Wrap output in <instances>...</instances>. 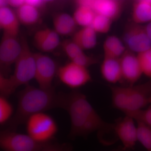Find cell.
<instances>
[{"label": "cell", "mask_w": 151, "mask_h": 151, "mask_svg": "<svg viewBox=\"0 0 151 151\" xmlns=\"http://www.w3.org/2000/svg\"><path fill=\"white\" fill-rule=\"evenodd\" d=\"M62 109L69 114L71 122L69 137L86 138L97 132L100 142L110 145L117 140L114 124L105 122L89 103L86 95L79 91L63 93Z\"/></svg>", "instance_id": "obj_1"}, {"label": "cell", "mask_w": 151, "mask_h": 151, "mask_svg": "<svg viewBox=\"0 0 151 151\" xmlns=\"http://www.w3.org/2000/svg\"><path fill=\"white\" fill-rule=\"evenodd\" d=\"M62 96L63 93H56L53 88L43 89L26 85L19 93L17 111L11 119L9 129L14 131L34 114L61 108Z\"/></svg>", "instance_id": "obj_2"}, {"label": "cell", "mask_w": 151, "mask_h": 151, "mask_svg": "<svg viewBox=\"0 0 151 151\" xmlns=\"http://www.w3.org/2000/svg\"><path fill=\"white\" fill-rule=\"evenodd\" d=\"M22 51L15 63L13 74L9 77L0 74V92L1 96L7 98L16 91L18 87L27 85L35 78L36 60L24 37H22Z\"/></svg>", "instance_id": "obj_3"}, {"label": "cell", "mask_w": 151, "mask_h": 151, "mask_svg": "<svg viewBox=\"0 0 151 151\" xmlns=\"http://www.w3.org/2000/svg\"><path fill=\"white\" fill-rule=\"evenodd\" d=\"M26 123L27 134L39 142H50L58 130L53 118L43 112L31 116Z\"/></svg>", "instance_id": "obj_4"}, {"label": "cell", "mask_w": 151, "mask_h": 151, "mask_svg": "<svg viewBox=\"0 0 151 151\" xmlns=\"http://www.w3.org/2000/svg\"><path fill=\"white\" fill-rule=\"evenodd\" d=\"M50 142H39L28 134L9 129L0 134V146L4 151H40Z\"/></svg>", "instance_id": "obj_5"}, {"label": "cell", "mask_w": 151, "mask_h": 151, "mask_svg": "<svg viewBox=\"0 0 151 151\" xmlns=\"http://www.w3.org/2000/svg\"><path fill=\"white\" fill-rule=\"evenodd\" d=\"M57 73L60 81L71 89L81 87L92 80L87 68L71 61L60 67Z\"/></svg>", "instance_id": "obj_6"}, {"label": "cell", "mask_w": 151, "mask_h": 151, "mask_svg": "<svg viewBox=\"0 0 151 151\" xmlns=\"http://www.w3.org/2000/svg\"><path fill=\"white\" fill-rule=\"evenodd\" d=\"M22 44L17 36L4 33L0 45L1 73L7 76L11 65L15 63L22 51Z\"/></svg>", "instance_id": "obj_7"}, {"label": "cell", "mask_w": 151, "mask_h": 151, "mask_svg": "<svg viewBox=\"0 0 151 151\" xmlns=\"http://www.w3.org/2000/svg\"><path fill=\"white\" fill-rule=\"evenodd\" d=\"M123 41L127 50L137 53L151 47V40L145 27L134 22L126 27L123 34Z\"/></svg>", "instance_id": "obj_8"}, {"label": "cell", "mask_w": 151, "mask_h": 151, "mask_svg": "<svg viewBox=\"0 0 151 151\" xmlns=\"http://www.w3.org/2000/svg\"><path fill=\"white\" fill-rule=\"evenodd\" d=\"M36 60L35 79L40 88H52V81L57 73L56 63L50 57L41 53H34Z\"/></svg>", "instance_id": "obj_9"}, {"label": "cell", "mask_w": 151, "mask_h": 151, "mask_svg": "<svg viewBox=\"0 0 151 151\" xmlns=\"http://www.w3.org/2000/svg\"><path fill=\"white\" fill-rule=\"evenodd\" d=\"M151 81L143 84L127 86V111L125 115L142 110L149 105Z\"/></svg>", "instance_id": "obj_10"}, {"label": "cell", "mask_w": 151, "mask_h": 151, "mask_svg": "<svg viewBox=\"0 0 151 151\" xmlns=\"http://www.w3.org/2000/svg\"><path fill=\"white\" fill-rule=\"evenodd\" d=\"M134 121L131 116L125 115L113 123L117 137L122 142V148L125 151L133 150L138 141L137 127Z\"/></svg>", "instance_id": "obj_11"}, {"label": "cell", "mask_w": 151, "mask_h": 151, "mask_svg": "<svg viewBox=\"0 0 151 151\" xmlns=\"http://www.w3.org/2000/svg\"><path fill=\"white\" fill-rule=\"evenodd\" d=\"M134 53L127 49L120 58L122 79L129 86L134 85L143 74L137 55Z\"/></svg>", "instance_id": "obj_12"}, {"label": "cell", "mask_w": 151, "mask_h": 151, "mask_svg": "<svg viewBox=\"0 0 151 151\" xmlns=\"http://www.w3.org/2000/svg\"><path fill=\"white\" fill-rule=\"evenodd\" d=\"M100 73L103 79L110 84L123 81L120 58L104 57L100 66Z\"/></svg>", "instance_id": "obj_13"}, {"label": "cell", "mask_w": 151, "mask_h": 151, "mask_svg": "<svg viewBox=\"0 0 151 151\" xmlns=\"http://www.w3.org/2000/svg\"><path fill=\"white\" fill-rule=\"evenodd\" d=\"M20 22L17 15L10 9L5 7L0 9V27L4 33L17 37Z\"/></svg>", "instance_id": "obj_14"}, {"label": "cell", "mask_w": 151, "mask_h": 151, "mask_svg": "<svg viewBox=\"0 0 151 151\" xmlns=\"http://www.w3.org/2000/svg\"><path fill=\"white\" fill-rule=\"evenodd\" d=\"M91 8L95 13L107 17L113 21L119 17L121 12V6L118 0H94Z\"/></svg>", "instance_id": "obj_15"}, {"label": "cell", "mask_w": 151, "mask_h": 151, "mask_svg": "<svg viewBox=\"0 0 151 151\" xmlns=\"http://www.w3.org/2000/svg\"><path fill=\"white\" fill-rule=\"evenodd\" d=\"M97 33L91 26L83 27L74 33L72 40L83 50L91 49L97 44Z\"/></svg>", "instance_id": "obj_16"}, {"label": "cell", "mask_w": 151, "mask_h": 151, "mask_svg": "<svg viewBox=\"0 0 151 151\" xmlns=\"http://www.w3.org/2000/svg\"><path fill=\"white\" fill-rule=\"evenodd\" d=\"M54 30L59 35H70L74 34L76 27L73 17L66 13L57 15L53 19Z\"/></svg>", "instance_id": "obj_17"}, {"label": "cell", "mask_w": 151, "mask_h": 151, "mask_svg": "<svg viewBox=\"0 0 151 151\" xmlns=\"http://www.w3.org/2000/svg\"><path fill=\"white\" fill-rule=\"evenodd\" d=\"M104 57L120 58L127 50L124 42L114 35L106 38L103 45Z\"/></svg>", "instance_id": "obj_18"}, {"label": "cell", "mask_w": 151, "mask_h": 151, "mask_svg": "<svg viewBox=\"0 0 151 151\" xmlns=\"http://www.w3.org/2000/svg\"><path fill=\"white\" fill-rule=\"evenodd\" d=\"M133 22L141 24L151 21V4L148 0L137 1L132 13Z\"/></svg>", "instance_id": "obj_19"}, {"label": "cell", "mask_w": 151, "mask_h": 151, "mask_svg": "<svg viewBox=\"0 0 151 151\" xmlns=\"http://www.w3.org/2000/svg\"><path fill=\"white\" fill-rule=\"evenodd\" d=\"M17 16L20 23L25 25H32L38 21L39 13L35 7L24 4L19 8Z\"/></svg>", "instance_id": "obj_20"}, {"label": "cell", "mask_w": 151, "mask_h": 151, "mask_svg": "<svg viewBox=\"0 0 151 151\" xmlns=\"http://www.w3.org/2000/svg\"><path fill=\"white\" fill-rule=\"evenodd\" d=\"M96 13L91 7L79 5L76 10L73 18L77 25L82 27L91 26Z\"/></svg>", "instance_id": "obj_21"}, {"label": "cell", "mask_w": 151, "mask_h": 151, "mask_svg": "<svg viewBox=\"0 0 151 151\" xmlns=\"http://www.w3.org/2000/svg\"><path fill=\"white\" fill-rule=\"evenodd\" d=\"M113 21L107 17L96 14L91 27L96 32L105 34L110 31Z\"/></svg>", "instance_id": "obj_22"}, {"label": "cell", "mask_w": 151, "mask_h": 151, "mask_svg": "<svg viewBox=\"0 0 151 151\" xmlns=\"http://www.w3.org/2000/svg\"><path fill=\"white\" fill-rule=\"evenodd\" d=\"M138 141L147 151H151V129L141 122H137Z\"/></svg>", "instance_id": "obj_23"}, {"label": "cell", "mask_w": 151, "mask_h": 151, "mask_svg": "<svg viewBox=\"0 0 151 151\" xmlns=\"http://www.w3.org/2000/svg\"><path fill=\"white\" fill-rule=\"evenodd\" d=\"M61 46L65 54L71 61L84 53L83 50L72 40H66L61 43Z\"/></svg>", "instance_id": "obj_24"}, {"label": "cell", "mask_w": 151, "mask_h": 151, "mask_svg": "<svg viewBox=\"0 0 151 151\" xmlns=\"http://www.w3.org/2000/svg\"><path fill=\"white\" fill-rule=\"evenodd\" d=\"M137 55L143 74L151 79V47Z\"/></svg>", "instance_id": "obj_25"}, {"label": "cell", "mask_w": 151, "mask_h": 151, "mask_svg": "<svg viewBox=\"0 0 151 151\" xmlns=\"http://www.w3.org/2000/svg\"><path fill=\"white\" fill-rule=\"evenodd\" d=\"M14 112L13 107L6 97H0V124L3 125L10 119Z\"/></svg>", "instance_id": "obj_26"}, {"label": "cell", "mask_w": 151, "mask_h": 151, "mask_svg": "<svg viewBox=\"0 0 151 151\" xmlns=\"http://www.w3.org/2000/svg\"><path fill=\"white\" fill-rule=\"evenodd\" d=\"M137 122H141L151 129V105L148 108L128 114Z\"/></svg>", "instance_id": "obj_27"}, {"label": "cell", "mask_w": 151, "mask_h": 151, "mask_svg": "<svg viewBox=\"0 0 151 151\" xmlns=\"http://www.w3.org/2000/svg\"><path fill=\"white\" fill-rule=\"evenodd\" d=\"M34 40L36 46L40 50L44 52L53 51L57 47L41 35L38 31L35 35Z\"/></svg>", "instance_id": "obj_28"}, {"label": "cell", "mask_w": 151, "mask_h": 151, "mask_svg": "<svg viewBox=\"0 0 151 151\" xmlns=\"http://www.w3.org/2000/svg\"><path fill=\"white\" fill-rule=\"evenodd\" d=\"M73 146L68 143L63 144L50 142L40 151H73Z\"/></svg>", "instance_id": "obj_29"}, {"label": "cell", "mask_w": 151, "mask_h": 151, "mask_svg": "<svg viewBox=\"0 0 151 151\" xmlns=\"http://www.w3.org/2000/svg\"><path fill=\"white\" fill-rule=\"evenodd\" d=\"M38 32L56 46H58L60 43L59 35L54 30L46 28L40 30Z\"/></svg>", "instance_id": "obj_30"}, {"label": "cell", "mask_w": 151, "mask_h": 151, "mask_svg": "<svg viewBox=\"0 0 151 151\" xmlns=\"http://www.w3.org/2000/svg\"><path fill=\"white\" fill-rule=\"evenodd\" d=\"M83 67L87 68L97 63V60L84 53L71 61Z\"/></svg>", "instance_id": "obj_31"}, {"label": "cell", "mask_w": 151, "mask_h": 151, "mask_svg": "<svg viewBox=\"0 0 151 151\" xmlns=\"http://www.w3.org/2000/svg\"><path fill=\"white\" fill-rule=\"evenodd\" d=\"M25 4V0H9V4L14 7H19Z\"/></svg>", "instance_id": "obj_32"}, {"label": "cell", "mask_w": 151, "mask_h": 151, "mask_svg": "<svg viewBox=\"0 0 151 151\" xmlns=\"http://www.w3.org/2000/svg\"><path fill=\"white\" fill-rule=\"evenodd\" d=\"M25 4L33 6H40L44 2L43 0H25Z\"/></svg>", "instance_id": "obj_33"}, {"label": "cell", "mask_w": 151, "mask_h": 151, "mask_svg": "<svg viewBox=\"0 0 151 151\" xmlns=\"http://www.w3.org/2000/svg\"><path fill=\"white\" fill-rule=\"evenodd\" d=\"M79 5H84L91 7L94 0H77Z\"/></svg>", "instance_id": "obj_34"}, {"label": "cell", "mask_w": 151, "mask_h": 151, "mask_svg": "<svg viewBox=\"0 0 151 151\" xmlns=\"http://www.w3.org/2000/svg\"><path fill=\"white\" fill-rule=\"evenodd\" d=\"M145 28L147 35L151 40V21L145 27Z\"/></svg>", "instance_id": "obj_35"}, {"label": "cell", "mask_w": 151, "mask_h": 151, "mask_svg": "<svg viewBox=\"0 0 151 151\" xmlns=\"http://www.w3.org/2000/svg\"><path fill=\"white\" fill-rule=\"evenodd\" d=\"M9 4V0H0L1 8L5 7Z\"/></svg>", "instance_id": "obj_36"}, {"label": "cell", "mask_w": 151, "mask_h": 151, "mask_svg": "<svg viewBox=\"0 0 151 151\" xmlns=\"http://www.w3.org/2000/svg\"><path fill=\"white\" fill-rule=\"evenodd\" d=\"M44 2H51L54 1V0H43Z\"/></svg>", "instance_id": "obj_37"}, {"label": "cell", "mask_w": 151, "mask_h": 151, "mask_svg": "<svg viewBox=\"0 0 151 151\" xmlns=\"http://www.w3.org/2000/svg\"><path fill=\"white\" fill-rule=\"evenodd\" d=\"M149 104H151V94L150 97V99H149Z\"/></svg>", "instance_id": "obj_38"}, {"label": "cell", "mask_w": 151, "mask_h": 151, "mask_svg": "<svg viewBox=\"0 0 151 151\" xmlns=\"http://www.w3.org/2000/svg\"><path fill=\"white\" fill-rule=\"evenodd\" d=\"M124 151V150H123V148L121 149V150H117V151Z\"/></svg>", "instance_id": "obj_39"}, {"label": "cell", "mask_w": 151, "mask_h": 151, "mask_svg": "<svg viewBox=\"0 0 151 151\" xmlns=\"http://www.w3.org/2000/svg\"><path fill=\"white\" fill-rule=\"evenodd\" d=\"M148 1H149L150 2L151 4V0H148Z\"/></svg>", "instance_id": "obj_40"}, {"label": "cell", "mask_w": 151, "mask_h": 151, "mask_svg": "<svg viewBox=\"0 0 151 151\" xmlns=\"http://www.w3.org/2000/svg\"><path fill=\"white\" fill-rule=\"evenodd\" d=\"M136 1H141V0H136Z\"/></svg>", "instance_id": "obj_41"}]
</instances>
